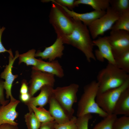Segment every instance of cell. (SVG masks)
I'll use <instances>...</instances> for the list:
<instances>
[{
	"mask_svg": "<svg viewBox=\"0 0 129 129\" xmlns=\"http://www.w3.org/2000/svg\"><path fill=\"white\" fill-rule=\"evenodd\" d=\"M74 20L71 32L62 38L64 44L71 45L81 51L88 62L96 60L93 50L94 45L88 27L80 21Z\"/></svg>",
	"mask_w": 129,
	"mask_h": 129,
	"instance_id": "cell-1",
	"label": "cell"
},
{
	"mask_svg": "<svg viewBox=\"0 0 129 129\" xmlns=\"http://www.w3.org/2000/svg\"><path fill=\"white\" fill-rule=\"evenodd\" d=\"M97 78L98 94L120 86L129 79V75L116 65L108 63L99 71Z\"/></svg>",
	"mask_w": 129,
	"mask_h": 129,
	"instance_id": "cell-2",
	"label": "cell"
},
{
	"mask_svg": "<svg viewBox=\"0 0 129 129\" xmlns=\"http://www.w3.org/2000/svg\"><path fill=\"white\" fill-rule=\"evenodd\" d=\"M98 89V84L95 80L84 86L83 92L78 102L77 117L88 114L95 113L104 118L108 115L102 109L96 102Z\"/></svg>",
	"mask_w": 129,
	"mask_h": 129,
	"instance_id": "cell-3",
	"label": "cell"
},
{
	"mask_svg": "<svg viewBox=\"0 0 129 129\" xmlns=\"http://www.w3.org/2000/svg\"><path fill=\"white\" fill-rule=\"evenodd\" d=\"M51 1L49 22L54 29L57 37L62 38L71 32L74 27V20L59 5Z\"/></svg>",
	"mask_w": 129,
	"mask_h": 129,
	"instance_id": "cell-4",
	"label": "cell"
},
{
	"mask_svg": "<svg viewBox=\"0 0 129 129\" xmlns=\"http://www.w3.org/2000/svg\"><path fill=\"white\" fill-rule=\"evenodd\" d=\"M119 15V13L110 6L104 15L95 20L88 27L91 38L94 39L99 36L103 35L105 32L111 30Z\"/></svg>",
	"mask_w": 129,
	"mask_h": 129,
	"instance_id": "cell-5",
	"label": "cell"
},
{
	"mask_svg": "<svg viewBox=\"0 0 129 129\" xmlns=\"http://www.w3.org/2000/svg\"><path fill=\"white\" fill-rule=\"evenodd\" d=\"M79 88L78 84L72 83L67 86L57 87L53 90L54 98L70 113L73 115L74 110L73 106L77 101V93Z\"/></svg>",
	"mask_w": 129,
	"mask_h": 129,
	"instance_id": "cell-6",
	"label": "cell"
},
{
	"mask_svg": "<svg viewBox=\"0 0 129 129\" xmlns=\"http://www.w3.org/2000/svg\"><path fill=\"white\" fill-rule=\"evenodd\" d=\"M129 88V79L120 86L97 94L96 101L99 106L108 114L113 113L115 104L122 93Z\"/></svg>",
	"mask_w": 129,
	"mask_h": 129,
	"instance_id": "cell-7",
	"label": "cell"
},
{
	"mask_svg": "<svg viewBox=\"0 0 129 129\" xmlns=\"http://www.w3.org/2000/svg\"><path fill=\"white\" fill-rule=\"evenodd\" d=\"M107 37L114 59L129 51V32L111 30Z\"/></svg>",
	"mask_w": 129,
	"mask_h": 129,
	"instance_id": "cell-8",
	"label": "cell"
},
{
	"mask_svg": "<svg viewBox=\"0 0 129 129\" xmlns=\"http://www.w3.org/2000/svg\"><path fill=\"white\" fill-rule=\"evenodd\" d=\"M55 76L39 70H32L29 81L28 93L31 97L43 86L48 85L54 87Z\"/></svg>",
	"mask_w": 129,
	"mask_h": 129,
	"instance_id": "cell-9",
	"label": "cell"
},
{
	"mask_svg": "<svg viewBox=\"0 0 129 129\" xmlns=\"http://www.w3.org/2000/svg\"><path fill=\"white\" fill-rule=\"evenodd\" d=\"M19 55L18 51H16L14 57L9 55L8 64L6 65L5 68L0 75V78L5 80L4 81V88L5 90L6 98L9 99L10 98L11 102H14L17 100L13 96L11 90L13 82L18 77V75L13 74L12 69L15 60L18 58Z\"/></svg>",
	"mask_w": 129,
	"mask_h": 129,
	"instance_id": "cell-10",
	"label": "cell"
},
{
	"mask_svg": "<svg viewBox=\"0 0 129 129\" xmlns=\"http://www.w3.org/2000/svg\"><path fill=\"white\" fill-rule=\"evenodd\" d=\"M93 41L94 46H97L98 49L95 51L94 55L96 59L103 62L106 59L108 63L116 65L111 47L107 36L99 37Z\"/></svg>",
	"mask_w": 129,
	"mask_h": 129,
	"instance_id": "cell-11",
	"label": "cell"
},
{
	"mask_svg": "<svg viewBox=\"0 0 129 129\" xmlns=\"http://www.w3.org/2000/svg\"><path fill=\"white\" fill-rule=\"evenodd\" d=\"M62 38L57 37L54 43L51 46L45 47L43 51L38 50L36 53L35 57H40L41 59H48L49 61L61 58L63 55L64 47Z\"/></svg>",
	"mask_w": 129,
	"mask_h": 129,
	"instance_id": "cell-12",
	"label": "cell"
},
{
	"mask_svg": "<svg viewBox=\"0 0 129 129\" xmlns=\"http://www.w3.org/2000/svg\"><path fill=\"white\" fill-rule=\"evenodd\" d=\"M20 102V101L17 100L10 101L7 105L0 107V125L5 124L18 125V123L15 120L18 115L16 108Z\"/></svg>",
	"mask_w": 129,
	"mask_h": 129,
	"instance_id": "cell-13",
	"label": "cell"
},
{
	"mask_svg": "<svg viewBox=\"0 0 129 129\" xmlns=\"http://www.w3.org/2000/svg\"><path fill=\"white\" fill-rule=\"evenodd\" d=\"M48 111L57 124H62L70 120L74 116L63 108L53 97L49 103Z\"/></svg>",
	"mask_w": 129,
	"mask_h": 129,
	"instance_id": "cell-14",
	"label": "cell"
},
{
	"mask_svg": "<svg viewBox=\"0 0 129 129\" xmlns=\"http://www.w3.org/2000/svg\"><path fill=\"white\" fill-rule=\"evenodd\" d=\"M32 69L52 74L59 78H62L64 76L62 67L57 60L46 62L38 59L37 64L32 66Z\"/></svg>",
	"mask_w": 129,
	"mask_h": 129,
	"instance_id": "cell-15",
	"label": "cell"
},
{
	"mask_svg": "<svg viewBox=\"0 0 129 129\" xmlns=\"http://www.w3.org/2000/svg\"><path fill=\"white\" fill-rule=\"evenodd\" d=\"M60 5L70 17L75 20L81 22L87 27L93 22L102 16L106 13V11L94 10L89 12L80 13L73 10H70L66 7Z\"/></svg>",
	"mask_w": 129,
	"mask_h": 129,
	"instance_id": "cell-16",
	"label": "cell"
},
{
	"mask_svg": "<svg viewBox=\"0 0 129 129\" xmlns=\"http://www.w3.org/2000/svg\"><path fill=\"white\" fill-rule=\"evenodd\" d=\"M53 87L46 85L40 89L39 94L35 97H31L29 101L24 104L28 108L32 105L37 107H43L49 103L51 99L54 97Z\"/></svg>",
	"mask_w": 129,
	"mask_h": 129,
	"instance_id": "cell-17",
	"label": "cell"
},
{
	"mask_svg": "<svg viewBox=\"0 0 129 129\" xmlns=\"http://www.w3.org/2000/svg\"><path fill=\"white\" fill-rule=\"evenodd\" d=\"M113 113L129 116V88L120 95L115 104Z\"/></svg>",
	"mask_w": 129,
	"mask_h": 129,
	"instance_id": "cell-18",
	"label": "cell"
},
{
	"mask_svg": "<svg viewBox=\"0 0 129 129\" xmlns=\"http://www.w3.org/2000/svg\"><path fill=\"white\" fill-rule=\"evenodd\" d=\"M75 5L77 7L80 4L89 5L95 10L105 11L110 6V0H75Z\"/></svg>",
	"mask_w": 129,
	"mask_h": 129,
	"instance_id": "cell-19",
	"label": "cell"
},
{
	"mask_svg": "<svg viewBox=\"0 0 129 129\" xmlns=\"http://www.w3.org/2000/svg\"><path fill=\"white\" fill-rule=\"evenodd\" d=\"M111 30H123L129 32V9L119 14Z\"/></svg>",
	"mask_w": 129,
	"mask_h": 129,
	"instance_id": "cell-20",
	"label": "cell"
},
{
	"mask_svg": "<svg viewBox=\"0 0 129 129\" xmlns=\"http://www.w3.org/2000/svg\"><path fill=\"white\" fill-rule=\"evenodd\" d=\"M28 108L29 111H33L37 118L41 123L54 121L48 110L43 107H37L31 105Z\"/></svg>",
	"mask_w": 129,
	"mask_h": 129,
	"instance_id": "cell-21",
	"label": "cell"
},
{
	"mask_svg": "<svg viewBox=\"0 0 129 129\" xmlns=\"http://www.w3.org/2000/svg\"><path fill=\"white\" fill-rule=\"evenodd\" d=\"M36 51L35 49H33L26 53L19 54L18 57V64L19 65L22 63H24L27 66H36L38 61V59L35 58Z\"/></svg>",
	"mask_w": 129,
	"mask_h": 129,
	"instance_id": "cell-22",
	"label": "cell"
},
{
	"mask_svg": "<svg viewBox=\"0 0 129 129\" xmlns=\"http://www.w3.org/2000/svg\"><path fill=\"white\" fill-rule=\"evenodd\" d=\"M117 118V115L113 113L108 114L97 124L92 129H113V123Z\"/></svg>",
	"mask_w": 129,
	"mask_h": 129,
	"instance_id": "cell-23",
	"label": "cell"
},
{
	"mask_svg": "<svg viewBox=\"0 0 129 129\" xmlns=\"http://www.w3.org/2000/svg\"><path fill=\"white\" fill-rule=\"evenodd\" d=\"M116 65L128 73H129V51L114 58Z\"/></svg>",
	"mask_w": 129,
	"mask_h": 129,
	"instance_id": "cell-24",
	"label": "cell"
},
{
	"mask_svg": "<svg viewBox=\"0 0 129 129\" xmlns=\"http://www.w3.org/2000/svg\"><path fill=\"white\" fill-rule=\"evenodd\" d=\"M24 117L28 129H39L41 123L37 118L33 111H29L25 115Z\"/></svg>",
	"mask_w": 129,
	"mask_h": 129,
	"instance_id": "cell-25",
	"label": "cell"
},
{
	"mask_svg": "<svg viewBox=\"0 0 129 129\" xmlns=\"http://www.w3.org/2000/svg\"><path fill=\"white\" fill-rule=\"evenodd\" d=\"M110 6L120 13L129 9V0H110Z\"/></svg>",
	"mask_w": 129,
	"mask_h": 129,
	"instance_id": "cell-26",
	"label": "cell"
},
{
	"mask_svg": "<svg viewBox=\"0 0 129 129\" xmlns=\"http://www.w3.org/2000/svg\"><path fill=\"white\" fill-rule=\"evenodd\" d=\"M113 129H129V116L117 118L113 123Z\"/></svg>",
	"mask_w": 129,
	"mask_h": 129,
	"instance_id": "cell-27",
	"label": "cell"
},
{
	"mask_svg": "<svg viewBox=\"0 0 129 129\" xmlns=\"http://www.w3.org/2000/svg\"><path fill=\"white\" fill-rule=\"evenodd\" d=\"M92 117L91 114H88L77 117L76 120L77 129H88L89 122Z\"/></svg>",
	"mask_w": 129,
	"mask_h": 129,
	"instance_id": "cell-28",
	"label": "cell"
},
{
	"mask_svg": "<svg viewBox=\"0 0 129 129\" xmlns=\"http://www.w3.org/2000/svg\"><path fill=\"white\" fill-rule=\"evenodd\" d=\"M77 118L74 116L69 121L63 124H58L56 122L54 125L55 129H77Z\"/></svg>",
	"mask_w": 129,
	"mask_h": 129,
	"instance_id": "cell-29",
	"label": "cell"
},
{
	"mask_svg": "<svg viewBox=\"0 0 129 129\" xmlns=\"http://www.w3.org/2000/svg\"><path fill=\"white\" fill-rule=\"evenodd\" d=\"M50 1L54 2L62 6L66 7L70 10H73L75 7L74 0H51Z\"/></svg>",
	"mask_w": 129,
	"mask_h": 129,
	"instance_id": "cell-30",
	"label": "cell"
},
{
	"mask_svg": "<svg viewBox=\"0 0 129 129\" xmlns=\"http://www.w3.org/2000/svg\"><path fill=\"white\" fill-rule=\"evenodd\" d=\"M4 81L0 78V103L2 106H4L8 104L9 100L5 99L4 93Z\"/></svg>",
	"mask_w": 129,
	"mask_h": 129,
	"instance_id": "cell-31",
	"label": "cell"
},
{
	"mask_svg": "<svg viewBox=\"0 0 129 129\" xmlns=\"http://www.w3.org/2000/svg\"><path fill=\"white\" fill-rule=\"evenodd\" d=\"M5 27H3L2 28L0 27V53L7 52L9 54V55L12 57H14L11 50L10 49L9 50L6 49L3 46L1 42V37L2 33L5 30Z\"/></svg>",
	"mask_w": 129,
	"mask_h": 129,
	"instance_id": "cell-32",
	"label": "cell"
},
{
	"mask_svg": "<svg viewBox=\"0 0 129 129\" xmlns=\"http://www.w3.org/2000/svg\"><path fill=\"white\" fill-rule=\"evenodd\" d=\"M56 123L54 120L51 122L41 123L39 129H55L54 125Z\"/></svg>",
	"mask_w": 129,
	"mask_h": 129,
	"instance_id": "cell-33",
	"label": "cell"
},
{
	"mask_svg": "<svg viewBox=\"0 0 129 129\" xmlns=\"http://www.w3.org/2000/svg\"><path fill=\"white\" fill-rule=\"evenodd\" d=\"M29 87L28 83L26 80H23L22 82L20 88V94H25L28 93Z\"/></svg>",
	"mask_w": 129,
	"mask_h": 129,
	"instance_id": "cell-34",
	"label": "cell"
},
{
	"mask_svg": "<svg viewBox=\"0 0 129 129\" xmlns=\"http://www.w3.org/2000/svg\"><path fill=\"white\" fill-rule=\"evenodd\" d=\"M31 97L28 93L20 94L19 96V98L20 101L24 103L28 102Z\"/></svg>",
	"mask_w": 129,
	"mask_h": 129,
	"instance_id": "cell-35",
	"label": "cell"
},
{
	"mask_svg": "<svg viewBox=\"0 0 129 129\" xmlns=\"http://www.w3.org/2000/svg\"><path fill=\"white\" fill-rule=\"evenodd\" d=\"M17 126L5 124L0 125V129H19Z\"/></svg>",
	"mask_w": 129,
	"mask_h": 129,
	"instance_id": "cell-36",
	"label": "cell"
},
{
	"mask_svg": "<svg viewBox=\"0 0 129 129\" xmlns=\"http://www.w3.org/2000/svg\"></svg>",
	"mask_w": 129,
	"mask_h": 129,
	"instance_id": "cell-37",
	"label": "cell"
}]
</instances>
